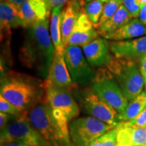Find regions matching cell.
<instances>
[{"label":"cell","instance_id":"obj_20","mask_svg":"<svg viewBox=\"0 0 146 146\" xmlns=\"http://www.w3.org/2000/svg\"><path fill=\"white\" fill-rule=\"evenodd\" d=\"M132 18V16L123 4L112 17L97 27V30L100 35L113 32L127 24Z\"/></svg>","mask_w":146,"mask_h":146},{"label":"cell","instance_id":"obj_31","mask_svg":"<svg viewBox=\"0 0 146 146\" xmlns=\"http://www.w3.org/2000/svg\"><path fill=\"white\" fill-rule=\"evenodd\" d=\"M139 69L141 71L142 75L145 78V81L146 79V54L143 55L142 57L139 58Z\"/></svg>","mask_w":146,"mask_h":146},{"label":"cell","instance_id":"obj_14","mask_svg":"<svg viewBox=\"0 0 146 146\" xmlns=\"http://www.w3.org/2000/svg\"><path fill=\"white\" fill-rule=\"evenodd\" d=\"M83 10L81 0H70L68 5L62 11L60 27L62 41L64 49L68 45L69 37Z\"/></svg>","mask_w":146,"mask_h":146},{"label":"cell","instance_id":"obj_6","mask_svg":"<svg viewBox=\"0 0 146 146\" xmlns=\"http://www.w3.org/2000/svg\"><path fill=\"white\" fill-rule=\"evenodd\" d=\"M114 128L92 116H85L73 120L69 131L74 146H88Z\"/></svg>","mask_w":146,"mask_h":146},{"label":"cell","instance_id":"obj_40","mask_svg":"<svg viewBox=\"0 0 146 146\" xmlns=\"http://www.w3.org/2000/svg\"></svg>","mask_w":146,"mask_h":146},{"label":"cell","instance_id":"obj_2","mask_svg":"<svg viewBox=\"0 0 146 146\" xmlns=\"http://www.w3.org/2000/svg\"><path fill=\"white\" fill-rule=\"evenodd\" d=\"M25 113L33 127L50 146H69L55 119L52 107L47 100L46 102H38Z\"/></svg>","mask_w":146,"mask_h":146},{"label":"cell","instance_id":"obj_21","mask_svg":"<svg viewBox=\"0 0 146 146\" xmlns=\"http://www.w3.org/2000/svg\"><path fill=\"white\" fill-rule=\"evenodd\" d=\"M62 7H58L53 9L50 24V36L56 50L55 53L60 54H64V47L62 41L61 27H60L61 14L62 11Z\"/></svg>","mask_w":146,"mask_h":146},{"label":"cell","instance_id":"obj_1","mask_svg":"<svg viewBox=\"0 0 146 146\" xmlns=\"http://www.w3.org/2000/svg\"><path fill=\"white\" fill-rule=\"evenodd\" d=\"M42 94L41 87L18 76H7L1 79L0 95L23 113L41 102Z\"/></svg>","mask_w":146,"mask_h":146},{"label":"cell","instance_id":"obj_39","mask_svg":"<svg viewBox=\"0 0 146 146\" xmlns=\"http://www.w3.org/2000/svg\"><path fill=\"white\" fill-rule=\"evenodd\" d=\"M145 89H146V79H145Z\"/></svg>","mask_w":146,"mask_h":146},{"label":"cell","instance_id":"obj_25","mask_svg":"<svg viewBox=\"0 0 146 146\" xmlns=\"http://www.w3.org/2000/svg\"><path fill=\"white\" fill-rule=\"evenodd\" d=\"M0 112H4L12 116H19L23 114L21 111L11 102L0 95Z\"/></svg>","mask_w":146,"mask_h":146},{"label":"cell","instance_id":"obj_38","mask_svg":"<svg viewBox=\"0 0 146 146\" xmlns=\"http://www.w3.org/2000/svg\"><path fill=\"white\" fill-rule=\"evenodd\" d=\"M43 1H45V3H47H47H48L49 0H43Z\"/></svg>","mask_w":146,"mask_h":146},{"label":"cell","instance_id":"obj_19","mask_svg":"<svg viewBox=\"0 0 146 146\" xmlns=\"http://www.w3.org/2000/svg\"><path fill=\"white\" fill-rule=\"evenodd\" d=\"M0 23L1 31H8L11 29L23 27L21 7L9 2L6 0H1L0 3Z\"/></svg>","mask_w":146,"mask_h":146},{"label":"cell","instance_id":"obj_27","mask_svg":"<svg viewBox=\"0 0 146 146\" xmlns=\"http://www.w3.org/2000/svg\"><path fill=\"white\" fill-rule=\"evenodd\" d=\"M123 4L133 18H138L140 5L137 2V0H123Z\"/></svg>","mask_w":146,"mask_h":146},{"label":"cell","instance_id":"obj_36","mask_svg":"<svg viewBox=\"0 0 146 146\" xmlns=\"http://www.w3.org/2000/svg\"><path fill=\"white\" fill-rule=\"evenodd\" d=\"M137 2L139 5L146 4V0H137Z\"/></svg>","mask_w":146,"mask_h":146},{"label":"cell","instance_id":"obj_28","mask_svg":"<svg viewBox=\"0 0 146 146\" xmlns=\"http://www.w3.org/2000/svg\"><path fill=\"white\" fill-rule=\"evenodd\" d=\"M118 127L114 128L106 133V140L104 146H116Z\"/></svg>","mask_w":146,"mask_h":146},{"label":"cell","instance_id":"obj_18","mask_svg":"<svg viewBox=\"0 0 146 146\" xmlns=\"http://www.w3.org/2000/svg\"><path fill=\"white\" fill-rule=\"evenodd\" d=\"M101 36L111 41H125L135 39L146 36V25H143L137 18H132L120 29Z\"/></svg>","mask_w":146,"mask_h":146},{"label":"cell","instance_id":"obj_9","mask_svg":"<svg viewBox=\"0 0 146 146\" xmlns=\"http://www.w3.org/2000/svg\"><path fill=\"white\" fill-rule=\"evenodd\" d=\"M43 87L46 100L52 109L62 111L68 118L69 122L77 117L79 114V108L68 89L56 86L47 79Z\"/></svg>","mask_w":146,"mask_h":146},{"label":"cell","instance_id":"obj_5","mask_svg":"<svg viewBox=\"0 0 146 146\" xmlns=\"http://www.w3.org/2000/svg\"><path fill=\"white\" fill-rule=\"evenodd\" d=\"M1 144L20 142L31 146H50L31 124L26 113L21 114L13 122L1 130Z\"/></svg>","mask_w":146,"mask_h":146},{"label":"cell","instance_id":"obj_29","mask_svg":"<svg viewBox=\"0 0 146 146\" xmlns=\"http://www.w3.org/2000/svg\"><path fill=\"white\" fill-rule=\"evenodd\" d=\"M68 1V0H49L48 3L47 4V8H48V10L50 12L55 8L63 7Z\"/></svg>","mask_w":146,"mask_h":146},{"label":"cell","instance_id":"obj_26","mask_svg":"<svg viewBox=\"0 0 146 146\" xmlns=\"http://www.w3.org/2000/svg\"><path fill=\"white\" fill-rule=\"evenodd\" d=\"M123 125L129 127H146V107L142 112L133 120L127 122H122Z\"/></svg>","mask_w":146,"mask_h":146},{"label":"cell","instance_id":"obj_13","mask_svg":"<svg viewBox=\"0 0 146 146\" xmlns=\"http://www.w3.org/2000/svg\"><path fill=\"white\" fill-rule=\"evenodd\" d=\"M83 51L89 65L100 67L107 65L112 56L110 54V43L104 37H98L83 47Z\"/></svg>","mask_w":146,"mask_h":146},{"label":"cell","instance_id":"obj_24","mask_svg":"<svg viewBox=\"0 0 146 146\" xmlns=\"http://www.w3.org/2000/svg\"><path fill=\"white\" fill-rule=\"evenodd\" d=\"M122 5H123V0H106L103 12L96 28L112 17Z\"/></svg>","mask_w":146,"mask_h":146},{"label":"cell","instance_id":"obj_15","mask_svg":"<svg viewBox=\"0 0 146 146\" xmlns=\"http://www.w3.org/2000/svg\"><path fill=\"white\" fill-rule=\"evenodd\" d=\"M23 27H31L37 22L48 18L50 11L43 0H28L21 6Z\"/></svg>","mask_w":146,"mask_h":146},{"label":"cell","instance_id":"obj_30","mask_svg":"<svg viewBox=\"0 0 146 146\" xmlns=\"http://www.w3.org/2000/svg\"><path fill=\"white\" fill-rule=\"evenodd\" d=\"M10 116L11 115L6 113L0 112V129L1 130H2L8 125V122L11 117Z\"/></svg>","mask_w":146,"mask_h":146},{"label":"cell","instance_id":"obj_37","mask_svg":"<svg viewBox=\"0 0 146 146\" xmlns=\"http://www.w3.org/2000/svg\"><path fill=\"white\" fill-rule=\"evenodd\" d=\"M84 1H85L86 3H87V2H89V1H94V0H84Z\"/></svg>","mask_w":146,"mask_h":146},{"label":"cell","instance_id":"obj_32","mask_svg":"<svg viewBox=\"0 0 146 146\" xmlns=\"http://www.w3.org/2000/svg\"><path fill=\"white\" fill-rule=\"evenodd\" d=\"M137 18L143 25H146V4L140 5V11Z\"/></svg>","mask_w":146,"mask_h":146},{"label":"cell","instance_id":"obj_17","mask_svg":"<svg viewBox=\"0 0 146 146\" xmlns=\"http://www.w3.org/2000/svg\"><path fill=\"white\" fill-rule=\"evenodd\" d=\"M116 146H146V127L118 126Z\"/></svg>","mask_w":146,"mask_h":146},{"label":"cell","instance_id":"obj_33","mask_svg":"<svg viewBox=\"0 0 146 146\" xmlns=\"http://www.w3.org/2000/svg\"><path fill=\"white\" fill-rule=\"evenodd\" d=\"M106 140V134L102 135L101 137H100L98 139H96V141H94L93 143H91L90 145L88 146H104Z\"/></svg>","mask_w":146,"mask_h":146},{"label":"cell","instance_id":"obj_11","mask_svg":"<svg viewBox=\"0 0 146 146\" xmlns=\"http://www.w3.org/2000/svg\"><path fill=\"white\" fill-rule=\"evenodd\" d=\"M110 52L115 58L135 60L146 54V36L125 41H112Z\"/></svg>","mask_w":146,"mask_h":146},{"label":"cell","instance_id":"obj_4","mask_svg":"<svg viewBox=\"0 0 146 146\" xmlns=\"http://www.w3.org/2000/svg\"><path fill=\"white\" fill-rule=\"evenodd\" d=\"M91 89L102 101L118 113L123 112L129 103L119 85L108 70L98 71L96 74Z\"/></svg>","mask_w":146,"mask_h":146},{"label":"cell","instance_id":"obj_10","mask_svg":"<svg viewBox=\"0 0 146 146\" xmlns=\"http://www.w3.org/2000/svg\"><path fill=\"white\" fill-rule=\"evenodd\" d=\"M29 28L31 41L36 47L35 51L41 56L44 69L48 71L56 52L48 30V18L35 23Z\"/></svg>","mask_w":146,"mask_h":146},{"label":"cell","instance_id":"obj_35","mask_svg":"<svg viewBox=\"0 0 146 146\" xmlns=\"http://www.w3.org/2000/svg\"><path fill=\"white\" fill-rule=\"evenodd\" d=\"M6 1H9V2L13 3V4L17 5V6L21 7L28 0H6Z\"/></svg>","mask_w":146,"mask_h":146},{"label":"cell","instance_id":"obj_3","mask_svg":"<svg viewBox=\"0 0 146 146\" xmlns=\"http://www.w3.org/2000/svg\"><path fill=\"white\" fill-rule=\"evenodd\" d=\"M106 66L116 76L120 89L129 102L143 91L145 78L134 60L112 58Z\"/></svg>","mask_w":146,"mask_h":146},{"label":"cell","instance_id":"obj_16","mask_svg":"<svg viewBox=\"0 0 146 146\" xmlns=\"http://www.w3.org/2000/svg\"><path fill=\"white\" fill-rule=\"evenodd\" d=\"M47 80L56 86L68 88L72 84L70 73L66 64L64 54L55 53L54 59L48 70Z\"/></svg>","mask_w":146,"mask_h":146},{"label":"cell","instance_id":"obj_8","mask_svg":"<svg viewBox=\"0 0 146 146\" xmlns=\"http://www.w3.org/2000/svg\"><path fill=\"white\" fill-rule=\"evenodd\" d=\"M64 56L73 83L84 86L94 80L96 72L91 68L81 47L68 45L64 49Z\"/></svg>","mask_w":146,"mask_h":146},{"label":"cell","instance_id":"obj_34","mask_svg":"<svg viewBox=\"0 0 146 146\" xmlns=\"http://www.w3.org/2000/svg\"><path fill=\"white\" fill-rule=\"evenodd\" d=\"M1 146H31V145H29L25 143H20V142H8V143L1 144Z\"/></svg>","mask_w":146,"mask_h":146},{"label":"cell","instance_id":"obj_22","mask_svg":"<svg viewBox=\"0 0 146 146\" xmlns=\"http://www.w3.org/2000/svg\"><path fill=\"white\" fill-rule=\"evenodd\" d=\"M146 107V89L142 91L139 96L129 102L125 110L118 115L120 123L133 120Z\"/></svg>","mask_w":146,"mask_h":146},{"label":"cell","instance_id":"obj_12","mask_svg":"<svg viewBox=\"0 0 146 146\" xmlns=\"http://www.w3.org/2000/svg\"><path fill=\"white\" fill-rule=\"evenodd\" d=\"M94 27L83 10L69 37L68 45L83 47L98 38L100 34Z\"/></svg>","mask_w":146,"mask_h":146},{"label":"cell","instance_id":"obj_23","mask_svg":"<svg viewBox=\"0 0 146 146\" xmlns=\"http://www.w3.org/2000/svg\"><path fill=\"white\" fill-rule=\"evenodd\" d=\"M106 0H94L87 2L84 5V11L89 19L96 27L99 23Z\"/></svg>","mask_w":146,"mask_h":146},{"label":"cell","instance_id":"obj_7","mask_svg":"<svg viewBox=\"0 0 146 146\" xmlns=\"http://www.w3.org/2000/svg\"><path fill=\"white\" fill-rule=\"evenodd\" d=\"M78 97L80 105L87 114L114 127L119 125V113L102 101L92 89H85Z\"/></svg>","mask_w":146,"mask_h":146}]
</instances>
